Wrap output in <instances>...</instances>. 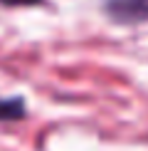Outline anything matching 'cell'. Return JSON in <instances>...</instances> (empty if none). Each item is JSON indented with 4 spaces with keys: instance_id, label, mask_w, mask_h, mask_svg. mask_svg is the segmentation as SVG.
Segmentation results:
<instances>
[{
    "instance_id": "obj_1",
    "label": "cell",
    "mask_w": 148,
    "mask_h": 151,
    "mask_svg": "<svg viewBox=\"0 0 148 151\" xmlns=\"http://www.w3.org/2000/svg\"><path fill=\"white\" fill-rule=\"evenodd\" d=\"M104 12L119 25H138L148 20V0H106Z\"/></svg>"
},
{
    "instance_id": "obj_2",
    "label": "cell",
    "mask_w": 148,
    "mask_h": 151,
    "mask_svg": "<svg viewBox=\"0 0 148 151\" xmlns=\"http://www.w3.org/2000/svg\"><path fill=\"white\" fill-rule=\"evenodd\" d=\"M27 114V106L20 97L12 99H3L0 97V122H20Z\"/></svg>"
},
{
    "instance_id": "obj_3",
    "label": "cell",
    "mask_w": 148,
    "mask_h": 151,
    "mask_svg": "<svg viewBox=\"0 0 148 151\" xmlns=\"http://www.w3.org/2000/svg\"><path fill=\"white\" fill-rule=\"evenodd\" d=\"M42 0H0L5 8H30V5H40Z\"/></svg>"
}]
</instances>
